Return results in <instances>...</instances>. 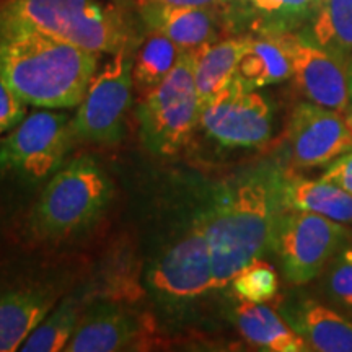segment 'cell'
Segmentation results:
<instances>
[{
  "mask_svg": "<svg viewBox=\"0 0 352 352\" xmlns=\"http://www.w3.org/2000/svg\"><path fill=\"white\" fill-rule=\"evenodd\" d=\"M252 34L227 36L188 51L192 60V74L201 107L223 90L233 78L236 67L250 44Z\"/></svg>",
  "mask_w": 352,
  "mask_h": 352,
  "instance_id": "e0dca14e",
  "label": "cell"
},
{
  "mask_svg": "<svg viewBox=\"0 0 352 352\" xmlns=\"http://www.w3.org/2000/svg\"><path fill=\"white\" fill-rule=\"evenodd\" d=\"M235 78L250 90L292 78V63L279 32H259L258 36L250 38Z\"/></svg>",
  "mask_w": 352,
  "mask_h": 352,
  "instance_id": "ac0fdd59",
  "label": "cell"
},
{
  "mask_svg": "<svg viewBox=\"0 0 352 352\" xmlns=\"http://www.w3.org/2000/svg\"><path fill=\"white\" fill-rule=\"evenodd\" d=\"M145 283L158 305L175 311L214 290L212 258L201 210L155 254Z\"/></svg>",
  "mask_w": 352,
  "mask_h": 352,
  "instance_id": "5b68a950",
  "label": "cell"
},
{
  "mask_svg": "<svg viewBox=\"0 0 352 352\" xmlns=\"http://www.w3.org/2000/svg\"><path fill=\"white\" fill-rule=\"evenodd\" d=\"M230 8L173 7L139 2V15L147 28L164 33L183 51H195L227 38L233 16Z\"/></svg>",
  "mask_w": 352,
  "mask_h": 352,
  "instance_id": "4fadbf2b",
  "label": "cell"
},
{
  "mask_svg": "<svg viewBox=\"0 0 352 352\" xmlns=\"http://www.w3.org/2000/svg\"><path fill=\"white\" fill-rule=\"evenodd\" d=\"M139 2H152V3H162V6H173V7L230 8L235 6L236 0H139Z\"/></svg>",
  "mask_w": 352,
  "mask_h": 352,
  "instance_id": "f1b7e54d",
  "label": "cell"
},
{
  "mask_svg": "<svg viewBox=\"0 0 352 352\" xmlns=\"http://www.w3.org/2000/svg\"><path fill=\"white\" fill-rule=\"evenodd\" d=\"M82 311L77 300H65L52 308L41 323L34 328L28 340L20 347L21 352H59L65 351L70 338L76 333Z\"/></svg>",
  "mask_w": 352,
  "mask_h": 352,
  "instance_id": "603a6c76",
  "label": "cell"
},
{
  "mask_svg": "<svg viewBox=\"0 0 352 352\" xmlns=\"http://www.w3.org/2000/svg\"><path fill=\"white\" fill-rule=\"evenodd\" d=\"M113 183L94 157L63 165L39 195L30 228L43 240H64L94 227L111 204Z\"/></svg>",
  "mask_w": 352,
  "mask_h": 352,
  "instance_id": "277c9868",
  "label": "cell"
},
{
  "mask_svg": "<svg viewBox=\"0 0 352 352\" xmlns=\"http://www.w3.org/2000/svg\"><path fill=\"white\" fill-rule=\"evenodd\" d=\"M321 178L338 184V186L352 195V151L334 160Z\"/></svg>",
  "mask_w": 352,
  "mask_h": 352,
  "instance_id": "83f0119b",
  "label": "cell"
},
{
  "mask_svg": "<svg viewBox=\"0 0 352 352\" xmlns=\"http://www.w3.org/2000/svg\"><path fill=\"white\" fill-rule=\"evenodd\" d=\"M284 171L261 166L215 192L201 210L214 270V290L232 283L254 259L272 250L283 202Z\"/></svg>",
  "mask_w": 352,
  "mask_h": 352,
  "instance_id": "6da1fadb",
  "label": "cell"
},
{
  "mask_svg": "<svg viewBox=\"0 0 352 352\" xmlns=\"http://www.w3.org/2000/svg\"><path fill=\"white\" fill-rule=\"evenodd\" d=\"M352 151V129L344 113L315 103H300L287 129V158L294 170L331 165Z\"/></svg>",
  "mask_w": 352,
  "mask_h": 352,
  "instance_id": "7c38bea8",
  "label": "cell"
},
{
  "mask_svg": "<svg viewBox=\"0 0 352 352\" xmlns=\"http://www.w3.org/2000/svg\"><path fill=\"white\" fill-rule=\"evenodd\" d=\"M344 118H346L347 124H349V127L352 129V100H351L349 107H347V109L344 111Z\"/></svg>",
  "mask_w": 352,
  "mask_h": 352,
  "instance_id": "f546056e",
  "label": "cell"
},
{
  "mask_svg": "<svg viewBox=\"0 0 352 352\" xmlns=\"http://www.w3.org/2000/svg\"><path fill=\"white\" fill-rule=\"evenodd\" d=\"M192 60L188 51L158 85L144 95L138 109L140 138L145 147L160 157L175 155L199 124Z\"/></svg>",
  "mask_w": 352,
  "mask_h": 352,
  "instance_id": "8992f818",
  "label": "cell"
},
{
  "mask_svg": "<svg viewBox=\"0 0 352 352\" xmlns=\"http://www.w3.org/2000/svg\"><path fill=\"white\" fill-rule=\"evenodd\" d=\"M76 139L67 113L38 108L0 142V171L26 183L51 178Z\"/></svg>",
  "mask_w": 352,
  "mask_h": 352,
  "instance_id": "52a82bcc",
  "label": "cell"
},
{
  "mask_svg": "<svg viewBox=\"0 0 352 352\" xmlns=\"http://www.w3.org/2000/svg\"><path fill=\"white\" fill-rule=\"evenodd\" d=\"M0 26L34 30L98 56L135 43L134 25L113 0H2Z\"/></svg>",
  "mask_w": 352,
  "mask_h": 352,
  "instance_id": "3957f363",
  "label": "cell"
},
{
  "mask_svg": "<svg viewBox=\"0 0 352 352\" xmlns=\"http://www.w3.org/2000/svg\"><path fill=\"white\" fill-rule=\"evenodd\" d=\"M26 107L28 104L0 77V135L10 132L25 120Z\"/></svg>",
  "mask_w": 352,
  "mask_h": 352,
  "instance_id": "4316f807",
  "label": "cell"
},
{
  "mask_svg": "<svg viewBox=\"0 0 352 352\" xmlns=\"http://www.w3.org/2000/svg\"><path fill=\"white\" fill-rule=\"evenodd\" d=\"M56 292L41 285L8 289L0 294V352L20 351L56 305Z\"/></svg>",
  "mask_w": 352,
  "mask_h": 352,
  "instance_id": "9a60e30c",
  "label": "cell"
},
{
  "mask_svg": "<svg viewBox=\"0 0 352 352\" xmlns=\"http://www.w3.org/2000/svg\"><path fill=\"white\" fill-rule=\"evenodd\" d=\"M232 289L241 302L264 303L271 300L279 289L277 272L270 263L261 258L245 266L232 279Z\"/></svg>",
  "mask_w": 352,
  "mask_h": 352,
  "instance_id": "d4e9b609",
  "label": "cell"
},
{
  "mask_svg": "<svg viewBox=\"0 0 352 352\" xmlns=\"http://www.w3.org/2000/svg\"><path fill=\"white\" fill-rule=\"evenodd\" d=\"M183 52L164 33L147 28V34L132 56V83L135 90L142 96L152 91L173 70Z\"/></svg>",
  "mask_w": 352,
  "mask_h": 352,
  "instance_id": "7402d4cb",
  "label": "cell"
},
{
  "mask_svg": "<svg viewBox=\"0 0 352 352\" xmlns=\"http://www.w3.org/2000/svg\"><path fill=\"white\" fill-rule=\"evenodd\" d=\"M287 323L308 349L352 352V320L316 300H303L287 314Z\"/></svg>",
  "mask_w": 352,
  "mask_h": 352,
  "instance_id": "2e32d148",
  "label": "cell"
},
{
  "mask_svg": "<svg viewBox=\"0 0 352 352\" xmlns=\"http://www.w3.org/2000/svg\"><path fill=\"white\" fill-rule=\"evenodd\" d=\"M259 16V32H296L310 21L318 0H241Z\"/></svg>",
  "mask_w": 352,
  "mask_h": 352,
  "instance_id": "cb8c5ba5",
  "label": "cell"
},
{
  "mask_svg": "<svg viewBox=\"0 0 352 352\" xmlns=\"http://www.w3.org/2000/svg\"><path fill=\"white\" fill-rule=\"evenodd\" d=\"M199 124L226 147H258L271 139L272 111L263 95L233 78L202 104Z\"/></svg>",
  "mask_w": 352,
  "mask_h": 352,
  "instance_id": "30bf717a",
  "label": "cell"
},
{
  "mask_svg": "<svg viewBox=\"0 0 352 352\" xmlns=\"http://www.w3.org/2000/svg\"><path fill=\"white\" fill-rule=\"evenodd\" d=\"M239 331L250 344L271 352H303L308 349L300 334L294 331L274 310L263 303L241 302L235 311Z\"/></svg>",
  "mask_w": 352,
  "mask_h": 352,
  "instance_id": "ffe728a7",
  "label": "cell"
},
{
  "mask_svg": "<svg viewBox=\"0 0 352 352\" xmlns=\"http://www.w3.org/2000/svg\"><path fill=\"white\" fill-rule=\"evenodd\" d=\"M132 56V46L126 47L96 70L72 120L76 138L98 145L122 139L134 88Z\"/></svg>",
  "mask_w": 352,
  "mask_h": 352,
  "instance_id": "9c48e42d",
  "label": "cell"
},
{
  "mask_svg": "<svg viewBox=\"0 0 352 352\" xmlns=\"http://www.w3.org/2000/svg\"><path fill=\"white\" fill-rule=\"evenodd\" d=\"M298 91L318 107L344 113L352 100L349 63L324 51L303 33L279 32Z\"/></svg>",
  "mask_w": 352,
  "mask_h": 352,
  "instance_id": "8fae6325",
  "label": "cell"
},
{
  "mask_svg": "<svg viewBox=\"0 0 352 352\" xmlns=\"http://www.w3.org/2000/svg\"><path fill=\"white\" fill-rule=\"evenodd\" d=\"M113 2H118V3H122V2H124V0H113Z\"/></svg>",
  "mask_w": 352,
  "mask_h": 352,
  "instance_id": "1f68e13d",
  "label": "cell"
},
{
  "mask_svg": "<svg viewBox=\"0 0 352 352\" xmlns=\"http://www.w3.org/2000/svg\"><path fill=\"white\" fill-rule=\"evenodd\" d=\"M324 292L334 305L352 314V245H344L324 267Z\"/></svg>",
  "mask_w": 352,
  "mask_h": 352,
  "instance_id": "484cf974",
  "label": "cell"
},
{
  "mask_svg": "<svg viewBox=\"0 0 352 352\" xmlns=\"http://www.w3.org/2000/svg\"><path fill=\"white\" fill-rule=\"evenodd\" d=\"M347 239L341 222L307 210L287 209L277 220L274 250L289 284L311 283L324 271Z\"/></svg>",
  "mask_w": 352,
  "mask_h": 352,
  "instance_id": "ba28073f",
  "label": "cell"
},
{
  "mask_svg": "<svg viewBox=\"0 0 352 352\" xmlns=\"http://www.w3.org/2000/svg\"><path fill=\"white\" fill-rule=\"evenodd\" d=\"M139 323L126 308L98 302L83 311L76 333L65 346L67 352L124 351L139 338Z\"/></svg>",
  "mask_w": 352,
  "mask_h": 352,
  "instance_id": "5bb4252c",
  "label": "cell"
},
{
  "mask_svg": "<svg viewBox=\"0 0 352 352\" xmlns=\"http://www.w3.org/2000/svg\"><path fill=\"white\" fill-rule=\"evenodd\" d=\"M100 56L34 30L0 26V77L28 107L77 108Z\"/></svg>",
  "mask_w": 352,
  "mask_h": 352,
  "instance_id": "7a4b0ae2",
  "label": "cell"
},
{
  "mask_svg": "<svg viewBox=\"0 0 352 352\" xmlns=\"http://www.w3.org/2000/svg\"><path fill=\"white\" fill-rule=\"evenodd\" d=\"M284 208L314 212L341 223L352 222V195L327 179H307L285 175L283 182Z\"/></svg>",
  "mask_w": 352,
  "mask_h": 352,
  "instance_id": "d6986e66",
  "label": "cell"
},
{
  "mask_svg": "<svg viewBox=\"0 0 352 352\" xmlns=\"http://www.w3.org/2000/svg\"><path fill=\"white\" fill-rule=\"evenodd\" d=\"M303 34L324 51L351 63L352 0H318Z\"/></svg>",
  "mask_w": 352,
  "mask_h": 352,
  "instance_id": "44dd1931",
  "label": "cell"
},
{
  "mask_svg": "<svg viewBox=\"0 0 352 352\" xmlns=\"http://www.w3.org/2000/svg\"><path fill=\"white\" fill-rule=\"evenodd\" d=\"M349 72H351V80H352V59H351V63H349Z\"/></svg>",
  "mask_w": 352,
  "mask_h": 352,
  "instance_id": "4dcf8cb0",
  "label": "cell"
}]
</instances>
